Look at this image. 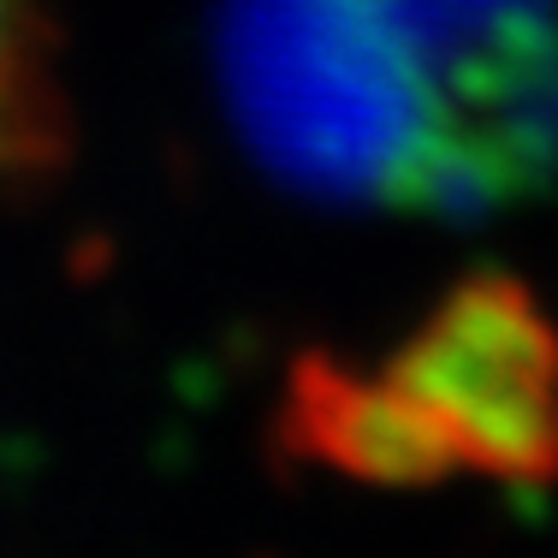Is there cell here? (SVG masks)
Returning a JSON list of instances; mask_svg holds the SVG:
<instances>
[{"label":"cell","mask_w":558,"mask_h":558,"mask_svg":"<svg viewBox=\"0 0 558 558\" xmlns=\"http://www.w3.org/2000/svg\"><path fill=\"white\" fill-rule=\"evenodd\" d=\"M380 380L440 428L458 470L558 482V327L511 274H470L398 339Z\"/></svg>","instance_id":"obj_3"},{"label":"cell","mask_w":558,"mask_h":558,"mask_svg":"<svg viewBox=\"0 0 558 558\" xmlns=\"http://www.w3.org/2000/svg\"><path fill=\"white\" fill-rule=\"evenodd\" d=\"M446 113V215L558 184V0H375Z\"/></svg>","instance_id":"obj_2"},{"label":"cell","mask_w":558,"mask_h":558,"mask_svg":"<svg viewBox=\"0 0 558 558\" xmlns=\"http://www.w3.org/2000/svg\"><path fill=\"white\" fill-rule=\"evenodd\" d=\"M65 149L54 0H0V191L43 179Z\"/></svg>","instance_id":"obj_5"},{"label":"cell","mask_w":558,"mask_h":558,"mask_svg":"<svg viewBox=\"0 0 558 558\" xmlns=\"http://www.w3.org/2000/svg\"><path fill=\"white\" fill-rule=\"evenodd\" d=\"M220 84L286 184L446 215V113L375 0H220Z\"/></svg>","instance_id":"obj_1"},{"label":"cell","mask_w":558,"mask_h":558,"mask_svg":"<svg viewBox=\"0 0 558 558\" xmlns=\"http://www.w3.org/2000/svg\"><path fill=\"white\" fill-rule=\"evenodd\" d=\"M274 446L291 463H315L363 487H446L458 458L422 410H410L380 368H351L327 351H303L274 410Z\"/></svg>","instance_id":"obj_4"}]
</instances>
